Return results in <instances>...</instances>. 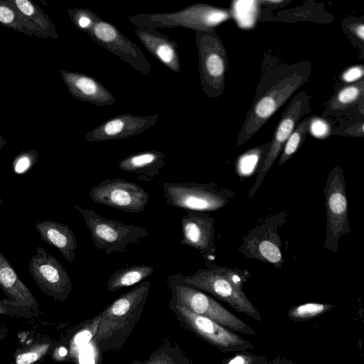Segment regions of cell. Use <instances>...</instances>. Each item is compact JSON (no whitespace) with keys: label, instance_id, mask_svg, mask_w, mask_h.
I'll return each instance as SVG.
<instances>
[{"label":"cell","instance_id":"17","mask_svg":"<svg viewBox=\"0 0 364 364\" xmlns=\"http://www.w3.org/2000/svg\"><path fill=\"white\" fill-rule=\"evenodd\" d=\"M181 245L195 248L204 259L215 253V219L204 212L188 211L181 219Z\"/></svg>","mask_w":364,"mask_h":364},{"label":"cell","instance_id":"35","mask_svg":"<svg viewBox=\"0 0 364 364\" xmlns=\"http://www.w3.org/2000/svg\"><path fill=\"white\" fill-rule=\"evenodd\" d=\"M363 67L353 66L347 69L342 75V80L346 82H352L361 79L363 76Z\"/></svg>","mask_w":364,"mask_h":364},{"label":"cell","instance_id":"40","mask_svg":"<svg viewBox=\"0 0 364 364\" xmlns=\"http://www.w3.org/2000/svg\"><path fill=\"white\" fill-rule=\"evenodd\" d=\"M268 364H295V363L280 356L275 358L272 361Z\"/></svg>","mask_w":364,"mask_h":364},{"label":"cell","instance_id":"21","mask_svg":"<svg viewBox=\"0 0 364 364\" xmlns=\"http://www.w3.org/2000/svg\"><path fill=\"white\" fill-rule=\"evenodd\" d=\"M41 239L56 247L69 263L75 262L77 239L73 231L66 225L46 220L35 225Z\"/></svg>","mask_w":364,"mask_h":364},{"label":"cell","instance_id":"6","mask_svg":"<svg viewBox=\"0 0 364 364\" xmlns=\"http://www.w3.org/2000/svg\"><path fill=\"white\" fill-rule=\"evenodd\" d=\"M74 208L83 216L95 247L106 254L125 252L130 245L149 235L147 229L141 226L108 219L77 205Z\"/></svg>","mask_w":364,"mask_h":364},{"label":"cell","instance_id":"31","mask_svg":"<svg viewBox=\"0 0 364 364\" xmlns=\"http://www.w3.org/2000/svg\"><path fill=\"white\" fill-rule=\"evenodd\" d=\"M268 359L263 356L245 351H240L228 358L221 364H268Z\"/></svg>","mask_w":364,"mask_h":364},{"label":"cell","instance_id":"41","mask_svg":"<svg viewBox=\"0 0 364 364\" xmlns=\"http://www.w3.org/2000/svg\"><path fill=\"white\" fill-rule=\"evenodd\" d=\"M7 331V328L3 324H0V341L6 336Z\"/></svg>","mask_w":364,"mask_h":364},{"label":"cell","instance_id":"32","mask_svg":"<svg viewBox=\"0 0 364 364\" xmlns=\"http://www.w3.org/2000/svg\"><path fill=\"white\" fill-rule=\"evenodd\" d=\"M0 314L21 318L32 319L36 317L38 315V313H36L28 309L14 306L6 303L5 299H0Z\"/></svg>","mask_w":364,"mask_h":364},{"label":"cell","instance_id":"28","mask_svg":"<svg viewBox=\"0 0 364 364\" xmlns=\"http://www.w3.org/2000/svg\"><path fill=\"white\" fill-rule=\"evenodd\" d=\"M311 117L306 118L298 124L287 139L280 154L278 162L279 166L284 164L302 145L309 131Z\"/></svg>","mask_w":364,"mask_h":364},{"label":"cell","instance_id":"43","mask_svg":"<svg viewBox=\"0 0 364 364\" xmlns=\"http://www.w3.org/2000/svg\"><path fill=\"white\" fill-rule=\"evenodd\" d=\"M1 203H2V200H1V198H0V204H1Z\"/></svg>","mask_w":364,"mask_h":364},{"label":"cell","instance_id":"4","mask_svg":"<svg viewBox=\"0 0 364 364\" xmlns=\"http://www.w3.org/2000/svg\"><path fill=\"white\" fill-rule=\"evenodd\" d=\"M168 205L188 211L211 212L232 201L234 191L215 183H161Z\"/></svg>","mask_w":364,"mask_h":364},{"label":"cell","instance_id":"5","mask_svg":"<svg viewBox=\"0 0 364 364\" xmlns=\"http://www.w3.org/2000/svg\"><path fill=\"white\" fill-rule=\"evenodd\" d=\"M166 282L171 291L170 302L183 306L198 315L210 318L231 331L250 336L258 335L248 324L203 291L179 282L171 276L167 277Z\"/></svg>","mask_w":364,"mask_h":364},{"label":"cell","instance_id":"10","mask_svg":"<svg viewBox=\"0 0 364 364\" xmlns=\"http://www.w3.org/2000/svg\"><path fill=\"white\" fill-rule=\"evenodd\" d=\"M324 194L327 220L323 247L335 253L338 250L340 238L350 232L346 183L340 167L336 166L329 172Z\"/></svg>","mask_w":364,"mask_h":364},{"label":"cell","instance_id":"26","mask_svg":"<svg viewBox=\"0 0 364 364\" xmlns=\"http://www.w3.org/2000/svg\"><path fill=\"white\" fill-rule=\"evenodd\" d=\"M100 321V314L88 321L86 324L73 334L68 341L69 348L67 350L68 358H76L79 350L94 339Z\"/></svg>","mask_w":364,"mask_h":364},{"label":"cell","instance_id":"38","mask_svg":"<svg viewBox=\"0 0 364 364\" xmlns=\"http://www.w3.org/2000/svg\"><path fill=\"white\" fill-rule=\"evenodd\" d=\"M349 30L361 41H364V25L362 23L348 26Z\"/></svg>","mask_w":364,"mask_h":364},{"label":"cell","instance_id":"29","mask_svg":"<svg viewBox=\"0 0 364 364\" xmlns=\"http://www.w3.org/2000/svg\"><path fill=\"white\" fill-rule=\"evenodd\" d=\"M334 307L335 305L330 304L309 302L291 307L287 316L294 321H304L319 316Z\"/></svg>","mask_w":364,"mask_h":364},{"label":"cell","instance_id":"23","mask_svg":"<svg viewBox=\"0 0 364 364\" xmlns=\"http://www.w3.org/2000/svg\"><path fill=\"white\" fill-rule=\"evenodd\" d=\"M153 272L154 267L146 264L127 266L119 269L110 275L107 289L109 291H116L133 286L149 277Z\"/></svg>","mask_w":364,"mask_h":364},{"label":"cell","instance_id":"22","mask_svg":"<svg viewBox=\"0 0 364 364\" xmlns=\"http://www.w3.org/2000/svg\"><path fill=\"white\" fill-rule=\"evenodd\" d=\"M68 80L73 92L78 98L93 105L104 107L113 105L112 93L95 78L83 74L70 75Z\"/></svg>","mask_w":364,"mask_h":364},{"label":"cell","instance_id":"18","mask_svg":"<svg viewBox=\"0 0 364 364\" xmlns=\"http://www.w3.org/2000/svg\"><path fill=\"white\" fill-rule=\"evenodd\" d=\"M0 289L6 296V303L16 307L38 311L34 295L18 277L8 259L0 252Z\"/></svg>","mask_w":364,"mask_h":364},{"label":"cell","instance_id":"1","mask_svg":"<svg viewBox=\"0 0 364 364\" xmlns=\"http://www.w3.org/2000/svg\"><path fill=\"white\" fill-rule=\"evenodd\" d=\"M206 268L198 269L190 275L176 274L171 277L183 284L208 292L227 303L236 311L262 321V316L242 290L250 277L246 271L218 266L208 261Z\"/></svg>","mask_w":364,"mask_h":364},{"label":"cell","instance_id":"13","mask_svg":"<svg viewBox=\"0 0 364 364\" xmlns=\"http://www.w3.org/2000/svg\"><path fill=\"white\" fill-rule=\"evenodd\" d=\"M89 196L94 203L131 213H142L149 201L144 188L124 178L102 181L90 189Z\"/></svg>","mask_w":364,"mask_h":364},{"label":"cell","instance_id":"7","mask_svg":"<svg viewBox=\"0 0 364 364\" xmlns=\"http://www.w3.org/2000/svg\"><path fill=\"white\" fill-rule=\"evenodd\" d=\"M289 212L282 210L271 214L244 235L239 252L248 259H257L282 269L284 259L279 228L286 222Z\"/></svg>","mask_w":364,"mask_h":364},{"label":"cell","instance_id":"11","mask_svg":"<svg viewBox=\"0 0 364 364\" xmlns=\"http://www.w3.org/2000/svg\"><path fill=\"white\" fill-rule=\"evenodd\" d=\"M91 23L83 31L98 45L146 76L151 74V65L141 50L116 26L89 11Z\"/></svg>","mask_w":364,"mask_h":364},{"label":"cell","instance_id":"30","mask_svg":"<svg viewBox=\"0 0 364 364\" xmlns=\"http://www.w3.org/2000/svg\"><path fill=\"white\" fill-rule=\"evenodd\" d=\"M135 364H190L188 359L176 348L161 347L153 353L145 361H138Z\"/></svg>","mask_w":364,"mask_h":364},{"label":"cell","instance_id":"8","mask_svg":"<svg viewBox=\"0 0 364 364\" xmlns=\"http://www.w3.org/2000/svg\"><path fill=\"white\" fill-rule=\"evenodd\" d=\"M306 75L296 71L279 80L254 102L238 134L237 146L246 143L304 83Z\"/></svg>","mask_w":364,"mask_h":364},{"label":"cell","instance_id":"36","mask_svg":"<svg viewBox=\"0 0 364 364\" xmlns=\"http://www.w3.org/2000/svg\"><path fill=\"white\" fill-rule=\"evenodd\" d=\"M32 166V160L28 156H22L15 161L13 169L16 174H23L27 172Z\"/></svg>","mask_w":364,"mask_h":364},{"label":"cell","instance_id":"9","mask_svg":"<svg viewBox=\"0 0 364 364\" xmlns=\"http://www.w3.org/2000/svg\"><path fill=\"white\" fill-rule=\"evenodd\" d=\"M195 36L203 90L209 97H218L223 92L228 68L226 50L215 31H197Z\"/></svg>","mask_w":364,"mask_h":364},{"label":"cell","instance_id":"39","mask_svg":"<svg viewBox=\"0 0 364 364\" xmlns=\"http://www.w3.org/2000/svg\"><path fill=\"white\" fill-rule=\"evenodd\" d=\"M13 19V12L6 7L0 6V21L8 23L11 22Z\"/></svg>","mask_w":364,"mask_h":364},{"label":"cell","instance_id":"34","mask_svg":"<svg viewBox=\"0 0 364 364\" xmlns=\"http://www.w3.org/2000/svg\"><path fill=\"white\" fill-rule=\"evenodd\" d=\"M95 347L97 346L92 340L79 350L76 358L80 364H95L97 354Z\"/></svg>","mask_w":364,"mask_h":364},{"label":"cell","instance_id":"16","mask_svg":"<svg viewBox=\"0 0 364 364\" xmlns=\"http://www.w3.org/2000/svg\"><path fill=\"white\" fill-rule=\"evenodd\" d=\"M158 120V114L146 116L122 114L105 121L90 131L85 138L90 142L124 139L144 132Z\"/></svg>","mask_w":364,"mask_h":364},{"label":"cell","instance_id":"33","mask_svg":"<svg viewBox=\"0 0 364 364\" xmlns=\"http://www.w3.org/2000/svg\"><path fill=\"white\" fill-rule=\"evenodd\" d=\"M309 131L316 138L324 139L330 134L329 124L320 117H311Z\"/></svg>","mask_w":364,"mask_h":364},{"label":"cell","instance_id":"27","mask_svg":"<svg viewBox=\"0 0 364 364\" xmlns=\"http://www.w3.org/2000/svg\"><path fill=\"white\" fill-rule=\"evenodd\" d=\"M364 94V80L341 88L330 102L331 109H344L357 103Z\"/></svg>","mask_w":364,"mask_h":364},{"label":"cell","instance_id":"14","mask_svg":"<svg viewBox=\"0 0 364 364\" xmlns=\"http://www.w3.org/2000/svg\"><path fill=\"white\" fill-rule=\"evenodd\" d=\"M28 272L43 293L55 301L66 300L73 289L71 279L63 264L38 246L28 263Z\"/></svg>","mask_w":364,"mask_h":364},{"label":"cell","instance_id":"25","mask_svg":"<svg viewBox=\"0 0 364 364\" xmlns=\"http://www.w3.org/2000/svg\"><path fill=\"white\" fill-rule=\"evenodd\" d=\"M269 146L270 142H267L247 150L238 157L235 170L240 178H247L254 174L256 171H259L264 161Z\"/></svg>","mask_w":364,"mask_h":364},{"label":"cell","instance_id":"24","mask_svg":"<svg viewBox=\"0 0 364 364\" xmlns=\"http://www.w3.org/2000/svg\"><path fill=\"white\" fill-rule=\"evenodd\" d=\"M54 346L55 342L50 337L38 336L29 345L16 350L11 364H34L51 353Z\"/></svg>","mask_w":364,"mask_h":364},{"label":"cell","instance_id":"12","mask_svg":"<svg viewBox=\"0 0 364 364\" xmlns=\"http://www.w3.org/2000/svg\"><path fill=\"white\" fill-rule=\"evenodd\" d=\"M169 307L182 323L223 353L240 352L254 348V345L250 341L210 318L198 315L179 304L170 302Z\"/></svg>","mask_w":364,"mask_h":364},{"label":"cell","instance_id":"15","mask_svg":"<svg viewBox=\"0 0 364 364\" xmlns=\"http://www.w3.org/2000/svg\"><path fill=\"white\" fill-rule=\"evenodd\" d=\"M309 110V96L306 92H299L291 100L282 114L264 161L257 171L255 182L249 191L248 198L254 196L272 166L281 154L284 144L295 129L299 120Z\"/></svg>","mask_w":364,"mask_h":364},{"label":"cell","instance_id":"37","mask_svg":"<svg viewBox=\"0 0 364 364\" xmlns=\"http://www.w3.org/2000/svg\"><path fill=\"white\" fill-rule=\"evenodd\" d=\"M16 4L18 8L26 15L31 16L34 12V9L31 4L26 0H16Z\"/></svg>","mask_w":364,"mask_h":364},{"label":"cell","instance_id":"20","mask_svg":"<svg viewBox=\"0 0 364 364\" xmlns=\"http://www.w3.org/2000/svg\"><path fill=\"white\" fill-rule=\"evenodd\" d=\"M166 154L157 150H146L129 155L122 159L120 170L135 175L139 181H151L166 165Z\"/></svg>","mask_w":364,"mask_h":364},{"label":"cell","instance_id":"2","mask_svg":"<svg viewBox=\"0 0 364 364\" xmlns=\"http://www.w3.org/2000/svg\"><path fill=\"white\" fill-rule=\"evenodd\" d=\"M151 282L144 281L120 295L100 314L93 339L102 350L119 348L139 320L149 294Z\"/></svg>","mask_w":364,"mask_h":364},{"label":"cell","instance_id":"42","mask_svg":"<svg viewBox=\"0 0 364 364\" xmlns=\"http://www.w3.org/2000/svg\"><path fill=\"white\" fill-rule=\"evenodd\" d=\"M261 3H265V4H278L284 2L283 0H263L260 1Z\"/></svg>","mask_w":364,"mask_h":364},{"label":"cell","instance_id":"19","mask_svg":"<svg viewBox=\"0 0 364 364\" xmlns=\"http://www.w3.org/2000/svg\"><path fill=\"white\" fill-rule=\"evenodd\" d=\"M134 33L155 58L174 73L181 71L178 43L153 27L136 28Z\"/></svg>","mask_w":364,"mask_h":364},{"label":"cell","instance_id":"3","mask_svg":"<svg viewBox=\"0 0 364 364\" xmlns=\"http://www.w3.org/2000/svg\"><path fill=\"white\" fill-rule=\"evenodd\" d=\"M230 18V11L212 5L197 3L177 11L140 14L129 16L136 28L183 27L196 31H213Z\"/></svg>","mask_w":364,"mask_h":364}]
</instances>
